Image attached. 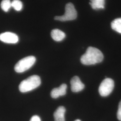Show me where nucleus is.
<instances>
[{
    "mask_svg": "<svg viewBox=\"0 0 121 121\" xmlns=\"http://www.w3.org/2000/svg\"><path fill=\"white\" fill-rule=\"evenodd\" d=\"M30 121H41V119L38 116L34 115L31 117Z\"/></svg>",
    "mask_w": 121,
    "mask_h": 121,
    "instance_id": "16",
    "label": "nucleus"
},
{
    "mask_svg": "<svg viewBox=\"0 0 121 121\" xmlns=\"http://www.w3.org/2000/svg\"><path fill=\"white\" fill-rule=\"evenodd\" d=\"M12 7L16 11H20L22 8V3L19 0H13L11 2Z\"/></svg>",
    "mask_w": 121,
    "mask_h": 121,
    "instance_id": "14",
    "label": "nucleus"
},
{
    "mask_svg": "<svg viewBox=\"0 0 121 121\" xmlns=\"http://www.w3.org/2000/svg\"><path fill=\"white\" fill-rule=\"evenodd\" d=\"M77 17V12L74 5L72 3H69L65 5L64 14L62 16H56L54 17V19L56 20L65 22L74 20Z\"/></svg>",
    "mask_w": 121,
    "mask_h": 121,
    "instance_id": "4",
    "label": "nucleus"
},
{
    "mask_svg": "<svg viewBox=\"0 0 121 121\" xmlns=\"http://www.w3.org/2000/svg\"><path fill=\"white\" fill-rule=\"evenodd\" d=\"M111 27L113 30L121 34V18L115 19L111 22Z\"/></svg>",
    "mask_w": 121,
    "mask_h": 121,
    "instance_id": "12",
    "label": "nucleus"
},
{
    "mask_svg": "<svg viewBox=\"0 0 121 121\" xmlns=\"http://www.w3.org/2000/svg\"><path fill=\"white\" fill-rule=\"evenodd\" d=\"M117 118L119 121H121V100L118 105V108L117 112Z\"/></svg>",
    "mask_w": 121,
    "mask_h": 121,
    "instance_id": "15",
    "label": "nucleus"
},
{
    "mask_svg": "<svg viewBox=\"0 0 121 121\" xmlns=\"http://www.w3.org/2000/svg\"><path fill=\"white\" fill-rule=\"evenodd\" d=\"M51 35L53 39L57 42L62 40L65 37V33L57 29H53L52 30Z\"/></svg>",
    "mask_w": 121,
    "mask_h": 121,
    "instance_id": "10",
    "label": "nucleus"
},
{
    "mask_svg": "<svg viewBox=\"0 0 121 121\" xmlns=\"http://www.w3.org/2000/svg\"><path fill=\"white\" fill-rule=\"evenodd\" d=\"M41 84V79L39 76L34 75L23 80L19 85V91L26 92L38 87Z\"/></svg>",
    "mask_w": 121,
    "mask_h": 121,
    "instance_id": "2",
    "label": "nucleus"
},
{
    "mask_svg": "<svg viewBox=\"0 0 121 121\" xmlns=\"http://www.w3.org/2000/svg\"><path fill=\"white\" fill-rule=\"evenodd\" d=\"M35 56H26L19 60L14 66V70L17 73H22L29 69L35 64Z\"/></svg>",
    "mask_w": 121,
    "mask_h": 121,
    "instance_id": "3",
    "label": "nucleus"
},
{
    "mask_svg": "<svg viewBox=\"0 0 121 121\" xmlns=\"http://www.w3.org/2000/svg\"><path fill=\"white\" fill-rule=\"evenodd\" d=\"M0 6L3 10L7 12L12 7L11 2L10 0H3L1 2Z\"/></svg>",
    "mask_w": 121,
    "mask_h": 121,
    "instance_id": "13",
    "label": "nucleus"
},
{
    "mask_svg": "<svg viewBox=\"0 0 121 121\" xmlns=\"http://www.w3.org/2000/svg\"><path fill=\"white\" fill-rule=\"evenodd\" d=\"M89 3L91 8L94 9H104V0H90Z\"/></svg>",
    "mask_w": 121,
    "mask_h": 121,
    "instance_id": "11",
    "label": "nucleus"
},
{
    "mask_svg": "<svg viewBox=\"0 0 121 121\" xmlns=\"http://www.w3.org/2000/svg\"><path fill=\"white\" fill-rule=\"evenodd\" d=\"M71 89L73 92H78L82 91L84 89L85 85L82 83L79 78L75 76L71 78L70 80Z\"/></svg>",
    "mask_w": 121,
    "mask_h": 121,
    "instance_id": "7",
    "label": "nucleus"
},
{
    "mask_svg": "<svg viewBox=\"0 0 121 121\" xmlns=\"http://www.w3.org/2000/svg\"><path fill=\"white\" fill-rule=\"evenodd\" d=\"M0 40L5 43H16L18 41V37L13 33L6 32L0 34Z\"/></svg>",
    "mask_w": 121,
    "mask_h": 121,
    "instance_id": "6",
    "label": "nucleus"
},
{
    "mask_svg": "<svg viewBox=\"0 0 121 121\" xmlns=\"http://www.w3.org/2000/svg\"><path fill=\"white\" fill-rule=\"evenodd\" d=\"M67 87L66 84L64 83L61 84L59 87L53 89L50 94L51 97L56 99L60 96L65 95L66 93Z\"/></svg>",
    "mask_w": 121,
    "mask_h": 121,
    "instance_id": "8",
    "label": "nucleus"
},
{
    "mask_svg": "<svg viewBox=\"0 0 121 121\" xmlns=\"http://www.w3.org/2000/svg\"><path fill=\"white\" fill-rule=\"evenodd\" d=\"M65 108L64 106H60L58 107L54 113L55 121H65Z\"/></svg>",
    "mask_w": 121,
    "mask_h": 121,
    "instance_id": "9",
    "label": "nucleus"
},
{
    "mask_svg": "<svg viewBox=\"0 0 121 121\" xmlns=\"http://www.w3.org/2000/svg\"><path fill=\"white\" fill-rule=\"evenodd\" d=\"M103 58V54L99 50L94 47H89L86 52L81 56L80 60L83 65H92L101 62Z\"/></svg>",
    "mask_w": 121,
    "mask_h": 121,
    "instance_id": "1",
    "label": "nucleus"
},
{
    "mask_svg": "<svg viewBox=\"0 0 121 121\" xmlns=\"http://www.w3.org/2000/svg\"><path fill=\"white\" fill-rule=\"evenodd\" d=\"M74 121H81L80 120H79V119H77V120H75Z\"/></svg>",
    "mask_w": 121,
    "mask_h": 121,
    "instance_id": "17",
    "label": "nucleus"
},
{
    "mask_svg": "<svg viewBox=\"0 0 121 121\" xmlns=\"http://www.w3.org/2000/svg\"><path fill=\"white\" fill-rule=\"evenodd\" d=\"M114 86V82L112 79L106 78L101 82L99 87V92L102 96H107L112 91Z\"/></svg>",
    "mask_w": 121,
    "mask_h": 121,
    "instance_id": "5",
    "label": "nucleus"
}]
</instances>
